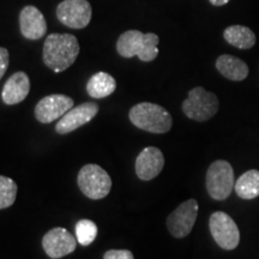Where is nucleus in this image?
Instances as JSON below:
<instances>
[{"mask_svg":"<svg viewBox=\"0 0 259 259\" xmlns=\"http://www.w3.org/2000/svg\"><path fill=\"white\" fill-rule=\"evenodd\" d=\"M103 259H135V257L128 250H109L103 255Z\"/></svg>","mask_w":259,"mask_h":259,"instance_id":"22","label":"nucleus"},{"mask_svg":"<svg viewBox=\"0 0 259 259\" xmlns=\"http://www.w3.org/2000/svg\"><path fill=\"white\" fill-rule=\"evenodd\" d=\"M223 37L239 50H250L255 45L254 32L244 25H231L223 31Z\"/></svg>","mask_w":259,"mask_h":259,"instance_id":"18","label":"nucleus"},{"mask_svg":"<svg viewBox=\"0 0 259 259\" xmlns=\"http://www.w3.org/2000/svg\"><path fill=\"white\" fill-rule=\"evenodd\" d=\"M93 9L88 0H64L57 8V17L71 29H83L90 23Z\"/></svg>","mask_w":259,"mask_h":259,"instance_id":"9","label":"nucleus"},{"mask_svg":"<svg viewBox=\"0 0 259 259\" xmlns=\"http://www.w3.org/2000/svg\"><path fill=\"white\" fill-rule=\"evenodd\" d=\"M9 51L4 47H0V79L4 77L6 71H8L9 67Z\"/></svg>","mask_w":259,"mask_h":259,"instance_id":"23","label":"nucleus"},{"mask_svg":"<svg viewBox=\"0 0 259 259\" xmlns=\"http://www.w3.org/2000/svg\"><path fill=\"white\" fill-rule=\"evenodd\" d=\"M116 89L114 77L107 72H97L90 77L87 83V92L93 99H105L112 95Z\"/></svg>","mask_w":259,"mask_h":259,"instance_id":"17","label":"nucleus"},{"mask_svg":"<svg viewBox=\"0 0 259 259\" xmlns=\"http://www.w3.org/2000/svg\"><path fill=\"white\" fill-rule=\"evenodd\" d=\"M164 166V156L158 148L147 147L136 160V174L141 180L150 181L161 173Z\"/></svg>","mask_w":259,"mask_h":259,"instance_id":"13","label":"nucleus"},{"mask_svg":"<svg viewBox=\"0 0 259 259\" xmlns=\"http://www.w3.org/2000/svg\"><path fill=\"white\" fill-rule=\"evenodd\" d=\"M77 239L67 229L57 227L51 229L42 239V247L48 257L59 259L72 253L77 247Z\"/></svg>","mask_w":259,"mask_h":259,"instance_id":"10","label":"nucleus"},{"mask_svg":"<svg viewBox=\"0 0 259 259\" xmlns=\"http://www.w3.org/2000/svg\"><path fill=\"white\" fill-rule=\"evenodd\" d=\"M19 28L22 35L28 40H40L47 31L44 15L35 6H25L19 14Z\"/></svg>","mask_w":259,"mask_h":259,"instance_id":"14","label":"nucleus"},{"mask_svg":"<svg viewBox=\"0 0 259 259\" xmlns=\"http://www.w3.org/2000/svg\"><path fill=\"white\" fill-rule=\"evenodd\" d=\"M97 113H99V105L95 102H84L82 105L73 107L57 122L56 131L59 135L70 134L92 121Z\"/></svg>","mask_w":259,"mask_h":259,"instance_id":"12","label":"nucleus"},{"mask_svg":"<svg viewBox=\"0 0 259 259\" xmlns=\"http://www.w3.org/2000/svg\"><path fill=\"white\" fill-rule=\"evenodd\" d=\"M73 108V100L61 94H53L41 99L35 106V118L42 124H50Z\"/></svg>","mask_w":259,"mask_h":259,"instance_id":"11","label":"nucleus"},{"mask_svg":"<svg viewBox=\"0 0 259 259\" xmlns=\"http://www.w3.org/2000/svg\"><path fill=\"white\" fill-rule=\"evenodd\" d=\"M209 228L213 240L223 250L231 251L238 247L240 242V232L238 226L228 213L216 211L210 216Z\"/></svg>","mask_w":259,"mask_h":259,"instance_id":"7","label":"nucleus"},{"mask_svg":"<svg viewBox=\"0 0 259 259\" xmlns=\"http://www.w3.org/2000/svg\"><path fill=\"white\" fill-rule=\"evenodd\" d=\"M216 69L223 77H226L229 80H234V82L244 80L250 72L247 64L244 60L234 56H229V54H223V56L218 58Z\"/></svg>","mask_w":259,"mask_h":259,"instance_id":"16","label":"nucleus"},{"mask_svg":"<svg viewBox=\"0 0 259 259\" xmlns=\"http://www.w3.org/2000/svg\"><path fill=\"white\" fill-rule=\"evenodd\" d=\"M128 116L136 127L150 134H166L173 125L169 112L162 106L151 102H142L134 106Z\"/></svg>","mask_w":259,"mask_h":259,"instance_id":"3","label":"nucleus"},{"mask_svg":"<svg viewBox=\"0 0 259 259\" xmlns=\"http://www.w3.org/2000/svg\"><path fill=\"white\" fill-rule=\"evenodd\" d=\"M29 92H30V79H29L28 74L18 71L6 80L4 88H3L2 99L5 105L14 106L24 101Z\"/></svg>","mask_w":259,"mask_h":259,"instance_id":"15","label":"nucleus"},{"mask_svg":"<svg viewBox=\"0 0 259 259\" xmlns=\"http://www.w3.org/2000/svg\"><path fill=\"white\" fill-rule=\"evenodd\" d=\"M76 239L82 246H89L97 236V226L92 220H80L76 225Z\"/></svg>","mask_w":259,"mask_h":259,"instance_id":"21","label":"nucleus"},{"mask_svg":"<svg viewBox=\"0 0 259 259\" xmlns=\"http://www.w3.org/2000/svg\"><path fill=\"white\" fill-rule=\"evenodd\" d=\"M219 107L220 102L215 94L196 87L190 90L189 96L183 102V112L187 118L203 122L210 120L218 113Z\"/></svg>","mask_w":259,"mask_h":259,"instance_id":"5","label":"nucleus"},{"mask_svg":"<svg viewBox=\"0 0 259 259\" xmlns=\"http://www.w3.org/2000/svg\"><path fill=\"white\" fill-rule=\"evenodd\" d=\"M198 202L189 199L181 203L167 218V228L174 238H185L192 231L197 216H198Z\"/></svg>","mask_w":259,"mask_h":259,"instance_id":"8","label":"nucleus"},{"mask_svg":"<svg viewBox=\"0 0 259 259\" xmlns=\"http://www.w3.org/2000/svg\"><path fill=\"white\" fill-rule=\"evenodd\" d=\"M206 190L212 199L225 200L234 189V170L232 164L225 160L212 162L206 171Z\"/></svg>","mask_w":259,"mask_h":259,"instance_id":"6","label":"nucleus"},{"mask_svg":"<svg viewBox=\"0 0 259 259\" xmlns=\"http://www.w3.org/2000/svg\"><path fill=\"white\" fill-rule=\"evenodd\" d=\"M79 54V44L71 34H51L45 40L44 63L59 73L67 70Z\"/></svg>","mask_w":259,"mask_h":259,"instance_id":"1","label":"nucleus"},{"mask_svg":"<svg viewBox=\"0 0 259 259\" xmlns=\"http://www.w3.org/2000/svg\"><path fill=\"white\" fill-rule=\"evenodd\" d=\"M77 184L85 197L97 200L108 196L112 189V179L102 167L89 163L80 168Z\"/></svg>","mask_w":259,"mask_h":259,"instance_id":"4","label":"nucleus"},{"mask_svg":"<svg viewBox=\"0 0 259 259\" xmlns=\"http://www.w3.org/2000/svg\"><path fill=\"white\" fill-rule=\"evenodd\" d=\"M231 0H210V3L213 6H222V5H226L227 3H229Z\"/></svg>","mask_w":259,"mask_h":259,"instance_id":"24","label":"nucleus"},{"mask_svg":"<svg viewBox=\"0 0 259 259\" xmlns=\"http://www.w3.org/2000/svg\"><path fill=\"white\" fill-rule=\"evenodd\" d=\"M234 190L242 199H253L259 196V170L251 169L235 181Z\"/></svg>","mask_w":259,"mask_h":259,"instance_id":"19","label":"nucleus"},{"mask_svg":"<svg viewBox=\"0 0 259 259\" xmlns=\"http://www.w3.org/2000/svg\"><path fill=\"white\" fill-rule=\"evenodd\" d=\"M156 34H143L139 30H128L120 35L116 42V51L122 58L138 57L142 61H153L158 56Z\"/></svg>","mask_w":259,"mask_h":259,"instance_id":"2","label":"nucleus"},{"mask_svg":"<svg viewBox=\"0 0 259 259\" xmlns=\"http://www.w3.org/2000/svg\"><path fill=\"white\" fill-rule=\"evenodd\" d=\"M17 197V184L11 178L0 176V210L10 208Z\"/></svg>","mask_w":259,"mask_h":259,"instance_id":"20","label":"nucleus"}]
</instances>
